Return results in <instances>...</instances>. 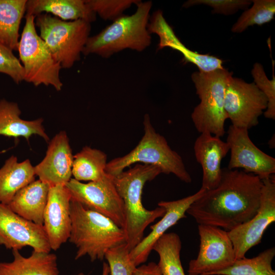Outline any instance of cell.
Here are the masks:
<instances>
[{"label":"cell","instance_id":"1","mask_svg":"<svg viewBox=\"0 0 275 275\" xmlns=\"http://www.w3.org/2000/svg\"><path fill=\"white\" fill-rule=\"evenodd\" d=\"M263 181L239 169H222L218 185L206 190L186 213L199 224L230 231L249 221L258 212Z\"/></svg>","mask_w":275,"mask_h":275},{"label":"cell","instance_id":"2","mask_svg":"<svg viewBox=\"0 0 275 275\" xmlns=\"http://www.w3.org/2000/svg\"><path fill=\"white\" fill-rule=\"evenodd\" d=\"M161 173V169L157 166L138 164L113 176L117 190L123 201L125 219L123 230L125 242L130 251L144 238L146 228L166 213L164 208L160 206L154 210H147L142 202L145 184Z\"/></svg>","mask_w":275,"mask_h":275},{"label":"cell","instance_id":"3","mask_svg":"<svg viewBox=\"0 0 275 275\" xmlns=\"http://www.w3.org/2000/svg\"><path fill=\"white\" fill-rule=\"evenodd\" d=\"M70 216L71 228L68 240L77 248L75 260L87 255L92 262L102 261L108 250L126 243L122 228L107 216L71 198Z\"/></svg>","mask_w":275,"mask_h":275},{"label":"cell","instance_id":"4","mask_svg":"<svg viewBox=\"0 0 275 275\" xmlns=\"http://www.w3.org/2000/svg\"><path fill=\"white\" fill-rule=\"evenodd\" d=\"M136 5L134 13L124 14L98 34L90 36L82 54H95L106 59L126 49L141 52L149 47L151 36L148 25L152 3L139 1Z\"/></svg>","mask_w":275,"mask_h":275},{"label":"cell","instance_id":"5","mask_svg":"<svg viewBox=\"0 0 275 275\" xmlns=\"http://www.w3.org/2000/svg\"><path fill=\"white\" fill-rule=\"evenodd\" d=\"M144 134L137 146L128 154L116 157L106 164L105 171L116 176L136 162L155 166L162 173L173 174L182 181L190 183L191 177L181 156L173 150L166 139L156 132L148 114L144 116Z\"/></svg>","mask_w":275,"mask_h":275},{"label":"cell","instance_id":"6","mask_svg":"<svg viewBox=\"0 0 275 275\" xmlns=\"http://www.w3.org/2000/svg\"><path fill=\"white\" fill-rule=\"evenodd\" d=\"M233 73L225 68L211 72L197 71L191 77L200 102L191 118L200 133L207 132L221 138L226 133L225 124L228 119L225 107L226 90Z\"/></svg>","mask_w":275,"mask_h":275},{"label":"cell","instance_id":"7","mask_svg":"<svg viewBox=\"0 0 275 275\" xmlns=\"http://www.w3.org/2000/svg\"><path fill=\"white\" fill-rule=\"evenodd\" d=\"M40 37L62 68L69 69L80 60L90 37L91 23L82 20L64 21L48 14L35 17Z\"/></svg>","mask_w":275,"mask_h":275},{"label":"cell","instance_id":"8","mask_svg":"<svg viewBox=\"0 0 275 275\" xmlns=\"http://www.w3.org/2000/svg\"><path fill=\"white\" fill-rule=\"evenodd\" d=\"M25 18L17 50L24 70L23 80L36 87L51 86L60 91L63 86L60 76L62 68L37 33L35 16L25 14Z\"/></svg>","mask_w":275,"mask_h":275},{"label":"cell","instance_id":"9","mask_svg":"<svg viewBox=\"0 0 275 275\" xmlns=\"http://www.w3.org/2000/svg\"><path fill=\"white\" fill-rule=\"evenodd\" d=\"M199 250L188 263V275H213L231 266L236 260L228 231L206 225H198Z\"/></svg>","mask_w":275,"mask_h":275},{"label":"cell","instance_id":"10","mask_svg":"<svg viewBox=\"0 0 275 275\" xmlns=\"http://www.w3.org/2000/svg\"><path fill=\"white\" fill-rule=\"evenodd\" d=\"M65 186L72 200L107 216L123 229L124 204L116 188L113 176L106 174L99 180L86 183L72 178Z\"/></svg>","mask_w":275,"mask_h":275},{"label":"cell","instance_id":"11","mask_svg":"<svg viewBox=\"0 0 275 275\" xmlns=\"http://www.w3.org/2000/svg\"><path fill=\"white\" fill-rule=\"evenodd\" d=\"M267 103L266 96L254 82L230 78L226 90L224 107L232 125L247 130L257 126Z\"/></svg>","mask_w":275,"mask_h":275},{"label":"cell","instance_id":"12","mask_svg":"<svg viewBox=\"0 0 275 275\" xmlns=\"http://www.w3.org/2000/svg\"><path fill=\"white\" fill-rule=\"evenodd\" d=\"M260 203L257 213L249 221L228 231L236 260L245 257L252 248L261 242L266 229L275 221V179L262 180Z\"/></svg>","mask_w":275,"mask_h":275},{"label":"cell","instance_id":"13","mask_svg":"<svg viewBox=\"0 0 275 275\" xmlns=\"http://www.w3.org/2000/svg\"><path fill=\"white\" fill-rule=\"evenodd\" d=\"M248 130L232 125L229 126L226 141L230 151L227 168L240 169L258 176L261 180L269 178L275 173V158L254 144Z\"/></svg>","mask_w":275,"mask_h":275},{"label":"cell","instance_id":"14","mask_svg":"<svg viewBox=\"0 0 275 275\" xmlns=\"http://www.w3.org/2000/svg\"><path fill=\"white\" fill-rule=\"evenodd\" d=\"M0 245L12 250L19 251L25 246L40 252L51 250L43 225L23 218L1 203Z\"/></svg>","mask_w":275,"mask_h":275},{"label":"cell","instance_id":"15","mask_svg":"<svg viewBox=\"0 0 275 275\" xmlns=\"http://www.w3.org/2000/svg\"><path fill=\"white\" fill-rule=\"evenodd\" d=\"M71 198L65 185L50 187L43 226L51 250H58L69 240L71 228Z\"/></svg>","mask_w":275,"mask_h":275},{"label":"cell","instance_id":"16","mask_svg":"<svg viewBox=\"0 0 275 275\" xmlns=\"http://www.w3.org/2000/svg\"><path fill=\"white\" fill-rule=\"evenodd\" d=\"M73 156L66 132H59L49 142L44 158L34 167L36 176L50 187L65 185L72 178Z\"/></svg>","mask_w":275,"mask_h":275},{"label":"cell","instance_id":"17","mask_svg":"<svg viewBox=\"0 0 275 275\" xmlns=\"http://www.w3.org/2000/svg\"><path fill=\"white\" fill-rule=\"evenodd\" d=\"M205 191L201 188L195 194L174 201H162L158 203V206L164 208L165 214L157 223L150 226L151 232L129 252L130 258L136 267L146 262L157 240L169 228L185 217V213L190 205Z\"/></svg>","mask_w":275,"mask_h":275},{"label":"cell","instance_id":"18","mask_svg":"<svg viewBox=\"0 0 275 275\" xmlns=\"http://www.w3.org/2000/svg\"><path fill=\"white\" fill-rule=\"evenodd\" d=\"M194 150L202 169L201 188L206 190L215 188L222 177V160L229 151L227 143L210 133H201L195 142Z\"/></svg>","mask_w":275,"mask_h":275},{"label":"cell","instance_id":"19","mask_svg":"<svg viewBox=\"0 0 275 275\" xmlns=\"http://www.w3.org/2000/svg\"><path fill=\"white\" fill-rule=\"evenodd\" d=\"M49 188L40 180H35L19 190L8 205L23 218L43 225Z\"/></svg>","mask_w":275,"mask_h":275},{"label":"cell","instance_id":"20","mask_svg":"<svg viewBox=\"0 0 275 275\" xmlns=\"http://www.w3.org/2000/svg\"><path fill=\"white\" fill-rule=\"evenodd\" d=\"M42 13L64 21L82 20L90 23L97 17L86 0H27L25 14L36 17Z\"/></svg>","mask_w":275,"mask_h":275},{"label":"cell","instance_id":"21","mask_svg":"<svg viewBox=\"0 0 275 275\" xmlns=\"http://www.w3.org/2000/svg\"><path fill=\"white\" fill-rule=\"evenodd\" d=\"M21 113L17 103L5 99L0 100V135L13 138L23 137L28 141L33 135H38L46 142L49 141L42 118L25 120L20 118Z\"/></svg>","mask_w":275,"mask_h":275},{"label":"cell","instance_id":"22","mask_svg":"<svg viewBox=\"0 0 275 275\" xmlns=\"http://www.w3.org/2000/svg\"><path fill=\"white\" fill-rule=\"evenodd\" d=\"M13 259L0 262V275H59L57 256L33 251L27 257L12 250Z\"/></svg>","mask_w":275,"mask_h":275},{"label":"cell","instance_id":"23","mask_svg":"<svg viewBox=\"0 0 275 275\" xmlns=\"http://www.w3.org/2000/svg\"><path fill=\"white\" fill-rule=\"evenodd\" d=\"M34 167L29 159L19 162L11 155L0 168V203L8 205L21 188L35 180Z\"/></svg>","mask_w":275,"mask_h":275},{"label":"cell","instance_id":"24","mask_svg":"<svg viewBox=\"0 0 275 275\" xmlns=\"http://www.w3.org/2000/svg\"><path fill=\"white\" fill-rule=\"evenodd\" d=\"M27 0H0V43L17 51L19 28Z\"/></svg>","mask_w":275,"mask_h":275},{"label":"cell","instance_id":"25","mask_svg":"<svg viewBox=\"0 0 275 275\" xmlns=\"http://www.w3.org/2000/svg\"><path fill=\"white\" fill-rule=\"evenodd\" d=\"M107 156L103 151L84 147L73 156L72 175L79 181H95L103 178L106 175Z\"/></svg>","mask_w":275,"mask_h":275},{"label":"cell","instance_id":"26","mask_svg":"<svg viewBox=\"0 0 275 275\" xmlns=\"http://www.w3.org/2000/svg\"><path fill=\"white\" fill-rule=\"evenodd\" d=\"M181 244L174 232L166 233L155 243L152 250L159 256L157 265L162 275H185L180 259Z\"/></svg>","mask_w":275,"mask_h":275},{"label":"cell","instance_id":"27","mask_svg":"<svg viewBox=\"0 0 275 275\" xmlns=\"http://www.w3.org/2000/svg\"><path fill=\"white\" fill-rule=\"evenodd\" d=\"M158 36V49L168 47L180 52L184 60L195 64L200 71L209 72L224 68L221 59L209 54L198 53L186 47L177 37L171 26L164 29Z\"/></svg>","mask_w":275,"mask_h":275},{"label":"cell","instance_id":"28","mask_svg":"<svg viewBox=\"0 0 275 275\" xmlns=\"http://www.w3.org/2000/svg\"><path fill=\"white\" fill-rule=\"evenodd\" d=\"M274 256L275 248H268L254 257L236 259L231 266L213 275H275L272 267Z\"/></svg>","mask_w":275,"mask_h":275},{"label":"cell","instance_id":"29","mask_svg":"<svg viewBox=\"0 0 275 275\" xmlns=\"http://www.w3.org/2000/svg\"><path fill=\"white\" fill-rule=\"evenodd\" d=\"M253 5L244 11L233 25L231 31L240 33L249 26L255 24L261 25L269 22L275 14L274 0H253Z\"/></svg>","mask_w":275,"mask_h":275},{"label":"cell","instance_id":"30","mask_svg":"<svg viewBox=\"0 0 275 275\" xmlns=\"http://www.w3.org/2000/svg\"><path fill=\"white\" fill-rule=\"evenodd\" d=\"M130 250L126 243L108 250L104 258L107 260L111 275H132L136 266L130 258Z\"/></svg>","mask_w":275,"mask_h":275},{"label":"cell","instance_id":"31","mask_svg":"<svg viewBox=\"0 0 275 275\" xmlns=\"http://www.w3.org/2000/svg\"><path fill=\"white\" fill-rule=\"evenodd\" d=\"M139 0H86L91 9L101 18L114 21L124 15L123 12Z\"/></svg>","mask_w":275,"mask_h":275},{"label":"cell","instance_id":"32","mask_svg":"<svg viewBox=\"0 0 275 275\" xmlns=\"http://www.w3.org/2000/svg\"><path fill=\"white\" fill-rule=\"evenodd\" d=\"M252 75L254 83L266 96L268 103L264 112L265 118L273 120L275 119V76L273 72L272 78L269 79L262 65L256 63L252 70Z\"/></svg>","mask_w":275,"mask_h":275},{"label":"cell","instance_id":"33","mask_svg":"<svg viewBox=\"0 0 275 275\" xmlns=\"http://www.w3.org/2000/svg\"><path fill=\"white\" fill-rule=\"evenodd\" d=\"M252 3V1L248 0H189L183 7L203 4L212 8V13L228 15L234 14L239 9H246Z\"/></svg>","mask_w":275,"mask_h":275},{"label":"cell","instance_id":"34","mask_svg":"<svg viewBox=\"0 0 275 275\" xmlns=\"http://www.w3.org/2000/svg\"><path fill=\"white\" fill-rule=\"evenodd\" d=\"M0 73L8 75L16 84L24 79V70L13 51L0 43Z\"/></svg>","mask_w":275,"mask_h":275},{"label":"cell","instance_id":"35","mask_svg":"<svg viewBox=\"0 0 275 275\" xmlns=\"http://www.w3.org/2000/svg\"><path fill=\"white\" fill-rule=\"evenodd\" d=\"M132 275H162L157 264L151 262L136 267Z\"/></svg>","mask_w":275,"mask_h":275},{"label":"cell","instance_id":"36","mask_svg":"<svg viewBox=\"0 0 275 275\" xmlns=\"http://www.w3.org/2000/svg\"><path fill=\"white\" fill-rule=\"evenodd\" d=\"M109 269L107 263L103 262L102 266V271L101 275H109Z\"/></svg>","mask_w":275,"mask_h":275},{"label":"cell","instance_id":"37","mask_svg":"<svg viewBox=\"0 0 275 275\" xmlns=\"http://www.w3.org/2000/svg\"><path fill=\"white\" fill-rule=\"evenodd\" d=\"M77 275H85L84 273L82 272H80Z\"/></svg>","mask_w":275,"mask_h":275}]
</instances>
